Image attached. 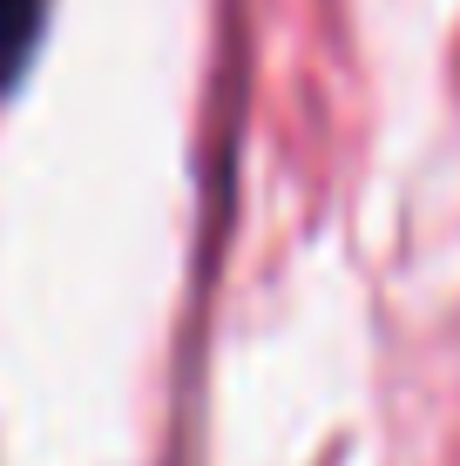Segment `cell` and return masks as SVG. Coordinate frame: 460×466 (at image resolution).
Returning <instances> with one entry per match:
<instances>
[{
  "instance_id": "obj_1",
  "label": "cell",
  "mask_w": 460,
  "mask_h": 466,
  "mask_svg": "<svg viewBox=\"0 0 460 466\" xmlns=\"http://www.w3.org/2000/svg\"><path fill=\"white\" fill-rule=\"evenodd\" d=\"M41 35H47V0H0V95L27 75Z\"/></svg>"
}]
</instances>
